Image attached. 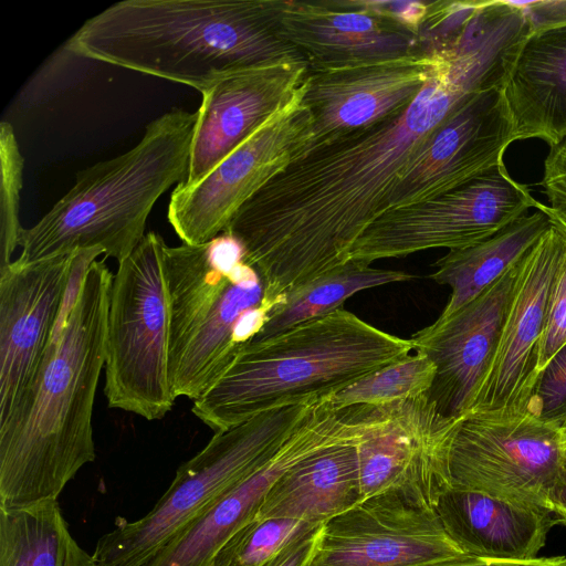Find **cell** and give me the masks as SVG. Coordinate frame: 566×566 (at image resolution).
Instances as JSON below:
<instances>
[{
	"label": "cell",
	"mask_w": 566,
	"mask_h": 566,
	"mask_svg": "<svg viewBox=\"0 0 566 566\" xmlns=\"http://www.w3.org/2000/svg\"><path fill=\"white\" fill-rule=\"evenodd\" d=\"M471 94L443 59L400 115L321 144L268 181L223 232L237 238L274 302L350 261L365 230L387 211L400 175Z\"/></svg>",
	"instance_id": "1"
},
{
	"label": "cell",
	"mask_w": 566,
	"mask_h": 566,
	"mask_svg": "<svg viewBox=\"0 0 566 566\" xmlns=\"http://www.w3.org/2000/svg\"><path fill=\"white\" fill-rule=\"evenodd\" d=\"M113 275L105 259L88 266L74 306L54 326L30 390L0 426V506L57 500L96 458L92 419L106 360Z\"/></svg>",
	"instance_id": "2"
},
{
	"label": "cell",
	"mask_w": 566,
	"mask_h": 566,
	"mask_svg": "<svg viewBox=\"0 0 566 566\" xmlns=\"http://www.w3.org/2000/svg\"><path fill=\"white\" fill-rule=\"evenodd\" d=\"M277 0H125L88 19L73 54L203 93L245 69L302 57L280 34Z\"/></svg>",
	"instance_id": "3"
},
{
	"label": "cell",
	"mask_w": 566,
	"mask_h": 566,
	"mask_svg": "<svg viewBox=\"0 0 566 566\" xmlns=\"http://www.w3.org/2000/svg\"><path fill=\"white\" fill-rule=\"evenodd\" d=\"M413 350L400 338L337 308L251 340L191 411L214 432L283 406L327 399Z\"/></svg>",
	"instance_id": "4"
},
{
	"label": "cell",
	"mask_w": 566,
	"mask_h": 566,
	"mask_svg": "<svg viewBox=\"0 0 566 566\" xmlns=\"http://www.w3.org/2000/svg\"><path fill=\"white\" fill-rule=\"evenodd\" d=\"M197 112L174 108L150 122L138 144L76 174L74 186L34 226L23 229L28 265L99 249L120 262L145 237L159 197L187 175Z\"/></svg>",
	"instance_id": "5"
},
{
	"label": "cell",
	"mask_w": 566,
	"mask_h": 566,
	"mask_svg": "<svg viewBox=\"0 0 566 566\" xmlns=\"http://www.w3.org/2000/svg\"><path fill=\"white\" fill-rule=\"evenodd\" d=\"M244 258L242 243L227 232L203 244L166 245L176 398L193 401L210 389L277 305L264 301V283Z\"/></svg>",
	"instance_id": "6"
},
{
	"label": "cell",
	"mask_w": 566,
	"mask_h": 566,
	"mask_svg": "<svg viewBox=\"0 0 566 566\" xmlns=\"http://www.w3.org/2000/svg\"><path fill=\"white\" fill-rule=\"evenodd\" d=\"M317 401L275 408L214 432L178 468L147 514L99 537L93 552L96 566H144L207 506L264 465Z\"/></svg>",
	"instance_id": "7"
},
{
	"label": "cell",
	"mask_w": 566,
	"mask_h": 566,
	"mask_svg": "<svg viewBox=\"0 0 566 566\" xmlns=\"http://www.w3.org/2000/svg\"><path fill=\"white\" fill-rule=\"evenodd\" d=\"M166 243L145 234L113 275L104 394L108 407L160 420L176 396L169 374L170 298Z\"/></svg>",
	"instance_id": "8"
},
{
	"label": "cell",
	"mask_w": 566,
	"mask_h": 566,
	"mask_svg": "<svg viewBox=\"0 0 566 566\" xmlns=\"http://www.w3.org/2000/svg\"><path fill=\"white\" fill-rule=\"evenodd\" d=\"M539 203L502 164L449 192L386 211L356 241L350 260L371 264L430 249L467 248Z\"/></svg>",
	"instance_id": "9"
},
{
	"label": "cell",
	"mask_w": 566,
	"mask_h": 566,
	"mask_svg": "<svg viewBox=\"0 0 566 566\" xmlns=\"http://www.w3.org/2000/svg\"><path fill=\"white\" fill-rule=\"evenodd\" d=\"M565 447L562 428L530 410L470 411L460 418L451 441L450 486L549 509Z\"/></svg>",
	"instance_id": "10"
},
{
	"label": "cell",
	"mask_w": 566,
	"mask_h": 566,
	"mask_svg": "<svg viewBox=\"0 0 566 566\" xmlns=\"http://www.w3.org/2000/svg\"><path fill=\"white\" fill-rule=\"evenodd\" d=\"M305 82L203 179L190 187L175 188L167 218L182 243L203 244L221 234L250 198L306 153L312 139V116L303 101Z\"/></svg>",
	"instance_id": "11"
},
{
	"label": "cell",
	"mask_w": 566,
	"mask_h": 566,
	"mask_svg": "<svg viewBox=\"0 0 566 566\" xmlns=\"http://www.w3.org/2000/svg\"><path fill=\"white\" fill-rule=\"evenodd\" d=\"M356 409L361 501L396 491L436 507L450 488L449 450L460 418L441 415L428 395Z\"/></svg>",
	"instance_id": "12"
},
{
	"label": "cell",
	"mask_w": 566,
	"mask_h": 566,
	"mask_svg": "<svg viewBox=\"0 0 566 566\" xmlns=\"http://www.w3.org/2000/svg\"><path fill=\"white\" fill-rule=\"evenodd\" d=\"M464 556L434 506L389 491L324 523L307 566H436Z\"/></svg>",
	"instance_id": "13"
},
{
	"label": "cell",
	"mask_w": 566,
	"mask_h": 566,
	"mask_svg": "<svg viewBox=\"0 0 566 566\" xmlns=\"http://www.w3.org/2000/svg\"><path fill=\"white\" fill-rule=\"evenodd\" d=\"M515 140L503 87L471 94L409 161L387 211L449 192L504 164V153Z\"/></svg>",
	"instance_id": "14"
},
{
	"label": "cell",
	"mask_w": 566,
	"mask_h": 566,
	"mask_svg": "<svg viewBox=\"0 0 566 566\" xmlns=\"http://www.w3.org/2000/svg\"><path fill=\"white\" fill-rule=\"evenodd\" d=\"M520 262L475 300L409 339L416 353L434 364L436 375L427 395L447 418H461L475 407L499 346Z\"/></svg>",
	"instance_id": "15"
},
{
	"label": "cell",
	"mask_w": 566,
	"mask_h": 566,
	"mask_svg": "<svg viewBox=\"0 0 566 566\" xmlns=\"http://www.w3.org/2000/svg\"><path fill=\"white\" fill-rule=\"evenodd\" d=\"M438 53L308 74L303 95L312 116L308 150L403 113L442 63Z\"/></svg>",
	"instance_id": "16"
},
{
	"label": "cell",
	"mask_w": 566,
	"mask_h": 566,
	"mask_svg": "<svg viewBox=\"0 0 566 566\" xmlns=\"http://www.w3.org/2000/svg\"><path fill=\"white\" fill-rule=\"evenodd\" d=\"M563 247L564 233L552 222L521 260L499 346L474 411L515 415L528 410L539 374L549 293Z\"/></svg>",
	"instance_id": "17"
},
{
	"label": "cell",
	"mask_w": 566,
	"mask_h": 566,
	"mask_svg": "<svg viewBox=\"0 0 566 566\" xmlns=\"http://www.w3.org/2000/svg\"><path fill=\"white\" fill-rule=\"evenodd\" d=\"M72 254L0 270V426L19 408L57 321Z\"/></svg>",
	"instance_id": "18"
},
{
	"label": "cell",
	"mask_w": 566,
	"mask_h": 566,
	"mask_svg": "<svg viewBox=\"0 0 566 566\" xmlns=\"http://www.w3.org/2000/svg\"><path fill=\"white\" fill-rule=\"evenodd\" d=\"M310 74L303 57H287L235 72L201 93L185 180L199 182L284 106Z\"/></svg>",
	"instance_id": "19"
},
{
	"label": "cell",
	"mask_w": 566,
	"mask_h": 566,
	"mask_svg": "<svg viewBox=\"0 0 566 566\" xmlns=\"http://www.w3.org/2000/svg\"><path fill=\"white\" fill-rule=\"evenodd\" d=\"M276 23L311 73L422 52L416 34L356 0H277Z\"/></svg>",
	"instance_id": "20"
},
{
	"label": "cell",
	"mask_w": 566,
	"mask_h": 566,
	"mask_svg": "<svg viewBox=\"0 0 566 566\" xmlns=\"http://www.w3.org/2000/svg\"><path fill=\"white\" fill-rule=\"evenodd\" d=\"M436 510L467 555L495 559L536 558L557 523L548 507L454 486L440 494Z\"/></svg>",
	"instance_id": "21"
},
{
	"label": "cell",
	"mask_w": 566,
	"mask_h": 566,
	"mask_svg": "<svg viewBox=\"0 0 566 566\" xmlns=\"http://www.w3.org/2000/svg\"><path fill=\"white\" fill-rule=\"evenodd\" d=\"M503 92L516 140L539 138L551 146L566 136V25L530 34Z\"/></svg>",
	"instance_id": "22"
},
{
	"label": "cell",
	"mask_w": 566,
	"mask_h": 566,
	"mask_svg": "<svg viewBox=\"0 0 566 566\" xmlns=\"http://www.w3.org/2000/svg\"><path fill=\"white\" fill-rule=\"evenodd\" d=\"M357 441L324 448L294 464L255 516L322 525L361 502Z\"/></svg>",
	"instance_id": "23"
},
{
	"label": "cell",
	"mask_w": 566,
	"mask_h": 566,
	"mask_svg": "<svg viewBox=\"0 0 566 566\" xmlns=\"http://www.w3.org/2000/svg\"><path fill=\"white\" fill-rule=\"evenodd\" d=\"M284 472L282 462L268 461L207 506L144 566H211L230 537L255 517L266 494Z\"/></svg>",
	"instance_id": "24"
},
{
	"label": "cell",
	"mask_w": 566,
	"mask_h": 566,
	"mask_svg": "<svg viewBox=\"0 0 566 566\" xmlns=\"http://www.w3.org/2000/svg\"><path fill=\"white\" fill-rule=\"evenodd\" d=\"M551 224L548 214L537 210L476 244L449 250L430 274L434 282L451 287L450 298L438 318L452 315L486 291L524 258Z\"/></svg>",
	"instance_id": "25"
},
{
	"label": "cell",
	"mask_w": 566,
	"mask_h": 566,
	"mask_svg": "<svg viewBox=\"0 0 566 566\" xmlns=\"http://www.w3.org/2000/svg\"><path fill=\"white\" fill-rule=\"evenodd\" d=\"M0 566H96L72 536L57 500L0 506Z\"/></svg>",
	"instance_id": "26"
},
{
	"label": "cell",
	"mask_w": 566,
	"mask_h": 566,
	"mask_svg": "<svg viewBox=\"0 0 566 566\" xmlns=\"http://www.w3.org/2000/svg\"><path fill=\"white\" fill-rule=\"evenodd\" d=\"M415 275L396 270L371 268L348 261L324 275L284 294V300L270 313L269 319L252 340L268 338L300 323L326 315L363 290L410 281Z\"/></svg>",
	"instance_id": "27"
},
{
	"label": "cell",
	"mask_w": 566,
	"mask_h": 566,
	"mask_svg": "<svg viewBox=\"0 0 566 566\" xmlns=\"http://www.w3.org/2000/svg\"><path fill=\"white\" fill-rule=\"evenodd\" d=\"M434 375V364L426 355L415 352L355 381L327 400L337 410L358 405H386L427 395Z\"/></svg>",
	"instance_id": "28"
},
{
	"label": "cell",
	"mask_w": 566,
	"mask_h": 566,
	"mask_svg": "<svg viewBox=\"0 0 566 566\" xmlns=\"http://www.w3.org/2000/svg\"><path fill=\"white\" fill-rule=\"evenodd\" d=\"M315 526L318 525L292 518L255 516L230 537L214 556L211 566H263L287 544Z\"/></svg>",
	"instance_id": "29"
},
{
	"label": "cell",
	"mask_w": 566,
	"mask_h": 566,
	"mask_svg": "<svg viewBox=\"0 0 566 566\" xmlns=\"http://www.w3.org/2000/svg\"><path fill=\"white\" fill-rule=\"evenodd\" d=\"M24 159L12 126L2 122L0 125V270L11 262L13 252L20 247L24 228L19 220L20 192Z\"/></svg>",
	"instance_id": "30"
},
{
	"label": "cell",
	"mask_w": 566,
	"mask_h": 566,
	"mask_svg": "<svg viewBox=\"0 0 566 566\" xmlns=\"http://www.w3.org/2000/svg\"><path fill=\"white\" fill-rule=\"evenodd\" d=\"M527 409L559 427L566 420V344L539 371Z\"/></svg>",
	"instance_id": "31"
},
{
	"label": "cell",
	"mask_w": 566,
	"mask_h": 566,
	"mask_svg": "<svg viewBox=\"0 0 566 566\" xmlns=\"http://www.w3.org/2000/svg\"><path fill=\"white\" fill-rule=\"evenodd\" d=\"M562 232L564 233V247L549 293L539 348V371L566 344V233L563 230Z\"/></svg>",
	"instance_id": "32"
},
{
	"label": "cell",
	"mask_w": 566,
	"mask_h": 566,
	"mask_svg": "<svg viewBox=\"0 0 566 566\" xmlns=\"http://www.w3.org/2000/svg\"><path fill=\"white\" fill-rule=\"evenodd\" d=\"M357 3L375 13H378L402 28L409 30L417 36L426 20L429 11L430 2L418 0L401 1H375V0H356ZM419 38V36H418Z\"/></svg>",
	"instance_id": "33"
},
{
	"label": "cell",
	"mask_w": 566,
	"mask_h": 566,
	"mask_svg": "<svg viewBox=\"0 0 566 566\" xmlns=\"http://www.w3.org/2000/svg\"><path fill=\"white\" fill-rule=\"evenodd\" d=\"M541 186L551 208L566 209V136L549 146Z\"/></svg>",
	"instance_id": "34"
},
{
	"label": "cell",
	"mask_w": 566,
	"mask_h": 566,
	"mask_svg": "<svg viewBox=\"0 0 566 566\" xmlns=\"http://www.w3.org/2000/svg\"><path fill=\"white\" fill-rule=\"evenodd\" d=\"M516 4L523 10L532 32L566 25V0L521 1Z\"/></svg>",
	"instance_id": "35"
},
{
	"label": "cell",
	"mask_w": 566,
	"mask_h": 566,
	"mask_svg": "<svg viewBox=\"0 0 566 566\" xmlns=\"http://www.w3.org/2000/svg\"><path fill=\"white\" fill-rule=\"evenodd\" d=\"M318 525L296 537L263 566H307L318 543Z\"/></svg>",
	"instance_id": "36"
},
{
	"label": "cell",
	"mask_w": 566,
	"mask_h": 566,
	"mask_svg": "<svg viewBox=\"0 0 566 566\" xmlns=\"http://www.w3.org/2000/svg\"><path fill=\"white\" fill-rule=\"evenodd\" d=\"M436 566H566V556L536 557L527 560L495 559L467 555Z\"/></svg>",
	"instance_id": "37"
},
{
	"label": "cell",
	"mask_w": 566,
	"mask_h": 566,
	"mask_svg": "<svg viewBox=\"0 0 566 566\" xmlns=\"http://www.w3.org/2000/svg\"><path fill=\"white\" fill-rule=\"evenodd\" d=\"M549 509L554 513L557 523L566 526V447L549 494Z\"/></svg>",
	"instance_id": "38"
},
{
	"label": "cell",
	"mask_w": 566,
	"mask_h": 566,
	"mask_svg": "<svg viewBox=\"0 0 566 566\" xmlns=\"http://www.w3.org/2000/svg\"><path fill=\"white\" fill-rule=\"evenodd\" d=\"M536 210H541L548 214L552 222L559 227L566 233V209H554L549 206L539 203Z\"/></svg>",
	"instance_id": "39"
},
{
	"label": "cell",
	"mask_w": 566,
	"mask_h": 566,
	"mask_svg": "<svg viewBox=\"0 0 566 566\" xmlns=\"http://www.w3.org/2000/svg\"><path fill=\"white\" fill-rule=\"evenodd\" d=\"M564 434L566 436V420L563 422V424L560 426Z\"/></svg>",
	"instance_id": "40"
}]
</instances>
